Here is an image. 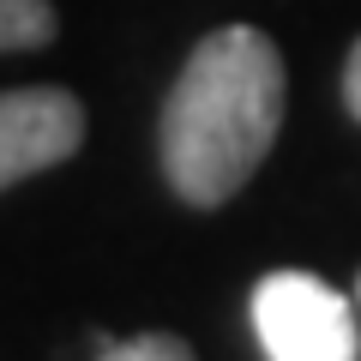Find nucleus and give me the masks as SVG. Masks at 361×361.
Segmentation results:
<instances>
[{
    "mask_svg": "<svg viewBox=\"0 0 361 361\" xmlns=\"http://www.w3.org/2000/svg\"><path fill=\"white\" fill-rule=\"evenodd\" d=\"M289 78L265 30L223 25L187 54L163 103V175L187 205L235 199L283 133Z\"/></svg>",
    "mask_w": 361,
    "mask_h": 361,
    "instance_id": "f257e3e1",
    "label": "nucleus"
},
{
    "mask_svg": "<svg viewBox=\"0 0 361 361\" xmlns=\"http://www.w3.org/2000/svg\"><path fill=\"white\" fill-rule=\"evenodd\" d=\"M253 337L265 361H361L355 307L313 271H271L253 283Z\"/></svg>",
    "mask_w": 361,
    "mask_h": 361,
    "instance_id": "f03ea898",
    "label": "nucleus"
},
{
    "mask_svg": "<svg viewBox=\"0 0 361 361\" xmlns=\"http://www.w3.org/2000/svg\"><path fill=\"white\" fill-rule=\"evenodd\" d=\"M85 145V103L61 85L0 90V193L42 169L66 163Z\"/></svg>",
    "mask_w": 361,
    "mask_h": 361,
    "instance_id": "7ed1b4c3",
    "label": "nucleus"
},
{
    "mask_svg": "<svg viewBox=\"0 0 361 361\" xmlns=\"http://www.w3.org/2000/svg\"><path fill=\"white\" fill-rule=\"evenodd\" d=\"M54 42V6L49 0H0V54Z\"/></svg>",
    "mask_w": 361,
    "mask_h": 361,
    "instance_id": "20e7f679",
    "label": "nucleus"
},
{
    "mask_svg": "<svg viewBox=\"0 0 361 361\" xmlns=\"http://www.w3.org/2000/svg\"><path fill=\"white\" fill-rule=\"evenodd\" d=\"M97 361H199V355L169 331H145V337H127V343H103Z\"/></svg>",
    "mask_w": 361,
    "mask_h": 361,
    "instance_id": "39448f33",
    "label": "nucleus"
},
{
    "mask_svg": "<svg viewBox=\"0 0 361 361\" xmlns=\"http://www.w3.org/2000/svg\"><path fill=\"white\" fill-rule=\"evenodd\" d=\"M343 103H349V115L361 121V42L349 49V61H343Z\"/></svg>",
    "mask_w": 361,
    "mask_h": 361,
    "instance_id": "423d86ee",
    "label": "nucleus"
},
{
    "mask_svg": "<svg viewBox=\"0 0 361 361\" xmlns=\"http://www.w3.org/2000/svg\"><path fill=\"white\" fill-rule=\"evenodd\" d=\"M355 301H361V295H355Z\"/></svg>",
    "mask_w": 361,
    "mask_h": 361,
    "instance_id": "0eeeda50",
    "label": "nucleus"
}]
</instances>
